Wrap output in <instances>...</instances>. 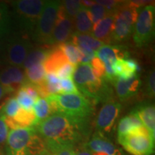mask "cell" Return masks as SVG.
I'll return each instance as SVG.
<instances>
[{
	"label": "cell",
	"mask_w": 155,
	"mask_h": 155,
	"mask_svg": "<svg viewBox=\"0 0 155 155\" xmlns=\"http://www.w3.org/2000/svg\"><path fill=\"white\" fill-rule=\"evenodd\" d=\"M86 9L89 18H90L93 25H95L107 16L108 15H110L104 7L96 2L91 7Z\"/></svg>",
	"instance_id": "cell-30"
},
{
	"label": "cell",
	"mask_w": 155,
	"mask_h": 155,
	"mask_svg": "<svg viewBox=\"0 0 155 155\" xmlns=\"http://www.w3.org/2000/svg\"><path fill=\"white\" fill-rule=\"evenodd\" d=\"M75 150L73 147H63L50 152L51 155H74Z\"/></svg>",
	"instance_id": "cell-39"
},
{
	"label": "cell",
	"mask_w": 155,
	"mask_h": 155,
	"mask_svg": "<svg viewBox=\"0 0 155 155\" xmlns=\"http://www.w3.org/2000/svg\"><path fill=\"white\" fill-rule=\"evenodd\" d=\"M50 155H51V154H50Z\"/></svg>",
	"instance_id": "cell-45"
},
{
	"label": "cell",
	"mask_w": 155,
	"mask_h": 155,
	"mask_svg": "<svg viewBox=\"0 0 155 155\" xmlns=\"http://www.w3.org/2000/svg\"><path fill=\"white\" fill-rule=\"evenodd\" d=\"M114 75L116 78L127 79L138 74L140 68L137 62L133 59H119L112 65Z\"/></svg>",
	"instance_id": "cell-17"
},
{
	"label": "cell",
	"mask_w": 155,
	"mask_h": 155,
	"mask_svg": "<svg viewBox=\"0 0 155 155\" xmlns=\"http://www.w3.org/2000/svg\"><path fill=\"white\" fill-rule=\"evenodd\" d=\"M155 9L152 5L139 9L133 30V40L137 47L142 48L152 41L154 36Z\"/></svg>",
	"instance_id": "cell-7"
},
{
	"label": "cell",
	"mask_w": 155,
	"mask_h": 155,
	"mask_svg": "<svg viewBox=\"0 0 155 155\" xmlns=\"http://www.w3.org/2000/svg\"><path fill=\"white\" fill-rule=\"evenodd\" d=\"M7 38H0V56L2 55V54L5 51L6 44H7Z\"/></svg>",
	"instance_id": "cell-40"
},
{
	"label": "cell",
	"mask_w": 155,
	"mask_h": 155,
	"mask_svg": "<svg viewBox=\"0 0 155 155\" xmlns=\"http://www.w3.org/2000/svg\"><path fill=\"white\" fill-rule=\"evenodd\" d=\"M95 2L104 7L109 14H115L124 1H96Z\"/></svg>",
	"instance_id": "cell-38"
},
{
	"label": "cell",
	"mask_w": 155,
	"mask_h": 155,
	"mask_svg": "<svg viewBox=\"0 0 155 155\" xmlns=\"http://www.w3.org/2000/svg\"><path fill=\"white\" fill-rule=\"evenodd\" d=\"M138 115L143 125L154 139L155 132V108L151 101H143L133 109Z\"/></svg>",
	"instance_id": "cell-16"
},
{
	"label": "cell",
	"mask_w": 155,
	"mask_h": 155,
	"mask_svg": "<svg viewBox=\"0 0 155 155\" xmlns=\"http://www.w3.org/2000/svg\"><path fill=\"white\" fill-rule=\"evenodd\" d=\"M74 155H91V152L87 150L86 147H85L83 150H81L78 151L77 152H75Z\"/></svg>",
	"instance_id": "cell-41"
},
{
	"label": "cell",
	"mask_w": 155,
	"mask_h": 155,
	"mask_svg": "<svg viewBox=\"0 0 155 155\" xmlns=\"http://www.w3.org/2000/svg\"><path fill=\"white\" fill-rule=\"evenodd\" d=\"M50 49L51 48L45 45L32 48L25 58L22 68L26 70L37 64L43 63L50 53Z\"/></svg>",
	"instance_id": "cell-23"
},
{
	"label": "cell",
	"mask_w": 155,
	"mask_h": 155,
	"mask_svg": "<svg viewBox=\"0 0 155 155\" xmlns=\"http://www.w3.org/2000/svg\"><path fill=\"white\" fill-rule=\"evenodd\" d=\"M78 48L90 50L96 52L101 46L105 45L100 40L94 38L91 34H81L73 32L70 41Z\"/></svg>",
	"instance_id": "cell-21"
},
{
	"label": "cell",
	"mask_w": 155,
	"mask_h": 155,
	"mask_svg": "<svg viewBox=\"0 0 155 155\" xmlns=\"http://www.w3.org/2000/svg\"><path fill=\"white\" fill-rule=\"evenodd\" d=\"M86 148L91 155H126L106 137L96 132L87 143Z\"/></svg>",
	"instance_id": "cell-14"
},
{
	"label": "cell",
	"mask_w": 155,
	"mask_h": 155,
	"mask_svg": "<svg viewBox=\"0 0 155 155\" xmlns=\"http://www.w3.org/2000/svg\"><path fill=\"white\" fill-rule=\"evenodd\" d=\"M60 90L59 94H80L76 86L71 78L61 79L60 81Z\"/></svg>",
	"instance_id": "cell-33"
},
{
	"label": "cell",
	"mask_w": 155,
	"mask_h": 155,
	"mask_svg": "<svg viewBox=\"0 0 155 155\" xmlns=\"http://www.w3.org/2000/svg\"><path fill=\"white\" fill-rule=\"evenodd\" d=\"M6 95H8V93L6 91V89L0 84V101Z\"/></svg>",
	"instance_id": "cell-42"
},
{
	"label": "cell",
	"mask_w": 155,
	"mask_h": 155,
	"mask_svg": "<svg viewBox=\"0 0 155 155\" xmlns=\"http://www.w3.org/2000/svg\"><path fill=\"white\" fill-rule=\"evenodd\" d=\"M7 155H11V154H8V153H7Z\"/></svg>",
	"instance_id": "cell-44"
},
{
	"label": "cell",
	"mask_w": 155,
	"mask_h": 155,
	"mask_svg": "<svg viewBox=\"0 0 155 155\" xmlns=\"http://www.w3.org/2000/svg\"><path fill=\"white\" fill-rule=\"evenodd\" d=\"M15 98L21 108L26 111H33L35 101L21 87L17 91Z\"/></svg>",
	"instance_id": "cell-31"
},
{
	"label": "cell",
	"mask_w": 155,
	"mask_h": 155,
	"mask_svg": "<svg viewBox=\"0 0 155 155\" xmlns=\"http://www.w3.org/2000/svg\"><path fill=\"white\" fill-rule=\"evenodd\" d=\"M93 25L89 18L87 9L84 6L81 7L73 20L74 32L81 34H91Z\"/></svg>",
	"instance_id": "cell-24"
},
{
	"label": "cell",
	"mask_w": 155,
	"mask_h": 155,
	"mask_svg": "<svg viewBox=\"0 0 155 155\" xmlns=\"http://www.w3.org/2000/svg\"><path fill=\"white\" fill-rule=\"evenodd\" d=\"M20 108L21 107L19 106L18 102L17 101L15 97H12L5 102V105L3 106L2 111L5 115V118L10 119L16 115Z\"/></svg>",
	"instance_id": "cell-32"
},
{
	"label": "cell",
	"mask_w": 155,
	"mask_h": 155,
	"mask_svg": "<svg viewBox=\"0 0 155 155\" xmlns=\"http://www.w3.org/2000/svg\"><path fill=\"white\" fill-rule=\"evenodd\" d=\"M75 69V65L73 64L68 63L64 64L63 66L60 68L58 70L57 72L55 73V75H57L58 78H61V79H72V76L73 75Z\"/></svg>",
	"instance_id": "cell-35"
},
{
	"label": "cell",
	"mask_w": 155,
	"mask_h": 155,
	"mask_svg": "<svg viewBox=\"0 0 155 155\" xmlns=\"http://www.w3.org/2000/svg\"><path fill=\"white\" fill-rule=\"evenodd\" d=\"M141 7L137 2L124 1L115 12L110 43H121L129 38Z\"/></svg>",
	"instance_id": "cell-5"
},
{
	"label": "cell",
	"mask_w": 155,
	"mask_h": 155,
	"mask_svg": "<svg viewBox=\"0 0 155 155\" xmlns=\"http://www.w3.org/2000/svg\"><path fill=\"white\" fill-rule=\"evenodd\" d=\"M60 1H46L33 32L32 39L40 45H50L58 13L61 7Z\"/></svg>",
	"instance_id": "cell-6"
},
{
	"label": "cell",
	"mask_w": 155,
	"mask_h": 155,
	"mask_svg": "<svg viewBox=\"0 0 155 155\" xmlns=\"http://www.w3.org/2000/svg\"><path fill=\"white\" fill-rule=\"evenodd\" d=\"M119 144L133 155H152L154 139L144 127L127 134L118 137Z\"/></svg>",
	"instance_id": "cell-8"
},
{
	"label": "cell",
	"mask_w": 155,
	"mask_h": 155,
	"mask_svg": "<svg viewBox=\"0 0 155 155\" xmlns=\"http://www.w3.org/2000/svg\"><path fill=\"white\" fill-rule=\"evenodd\" d=\"M61 6L66 16L73 21L78 12L83 7V4L81 1L66 0V1L61 2Z\"/></svg>",
	"instance_id": "cell-29"
},
{
	"label": "cell",
	"mask_w": 155,
	"mask_h": 155,
	"mask_svg": "<svg viewBox=\"0 0 155 155\" xmlns=\"http://www.w3.org/2000/svg\"><path fill=\"white\" fill-rule=\"evenodd\" d=\"M121 111V104L116 100L104 103L96 118V133L106 137L111 133Z\"/></svg>",
	"instance_id": "cell-10"
},
{
	"label": "cell",
	"mask_w": 155,
	"mask_h": 155,
	"mask_svg": "<svg viewBox=\"0 0 155 155\" xmlns=\"http://www.w3.org/2000/svg\"><path fill=\"white\" fill-rule=\"evenodd\" d=\"M116 95L121 101H126L138 94L141 86V81L139 74L127 79L116 78L113 83Z\"/></svg>",
	"instance_id": "cell-15"
},
{
	"label": "cell",
	"mask_w": 155,
	"mask_h": 155,
	"mask_svg": "<svg viewBox=\"0 0 155 155\" xmlns=\"http://www.w3.org/2000/svg\"><path fill=\"white\" fill-rule=\"evenodd\" d=\"M58 47L61 49L70 63L77 66L80 63L81 53L76 46L71 42H66L60 44Z\"/></svg>",
	"instance_id": "cell-28"
},
{
	"label": "cell",
	"mask_w": 155,
	"mask_h": 155,
	"mask_svg": "<svg viewBox=\"0 0 155 155\" xmlns=\"http://www.w3.org/2000/svg\"><path fill=\"white\" fill-rule=\"evenodd\" d=\"M96 56L104 64L106 80L113 83L116 78L114 75L112 65L117 60L129 58V53L127 48L121 45L105 44L96 52Z\"/></svg>",
	"instance_id": "cell-11"
},
{
	"label": "cell",
	"mask_w": 155,
	"mask_h": 155,
	"mask_svg": "<svg viewBox=\"0 0 155 155\" xmlns=\"http://www.w3.org/2000/svg\"><path fill=\"white\" fill-rule=\"evenodd\" d=\"M155 73L154 71H151L149 72L148 75L146 77V87H145V92L146 96L150 99L154 98L155 94Z\"/></svg>",
	"instance_id": "cell-34"
},
{
	"label": "cell",
	"mask_w": 155,
	"mask_h": 155,
	"mask_svg": "<svg viewBox=\"0 0 155 155\" xmlns=\"http://www.w3.org/2000/svg\"><path fill=\"white\" fill-rule=\"evenodd\" d=\"M24 35L7 38L5 51L2 55L3 61L9 66L22 68L25 58L33 48V45Z\"/></svg>",
	"instance_id": "cell-9"
},
{
	"label": "cell",
	"mask_w": 155,
	"mask_h": 155,
	"mask_svg": "<svg viewBox=\"0 0 155 155\" xmlns=\"http://www.w3.org/2000/svg\"><path fill=\"white\" fill-rule=\"evenodd\" d=\"M25 73L27 81L36 86L40 85L45 80L46 72L42 63L37 64L25 70Z\"/></svg>",
	"instance_id": "cell-27"
},
{
	"label": "cell",
	"mask_w": 155,
	"mask_h": 155,
	"mask_svg": "<svg viewBox=\"0 0 155 155\" xmlns=\"http://www.w3.org/2000/svg\"><path fill=\"white\" fill-rule=\"evenodd\" d=\"M12 28V20L9 7L5 2H0V38H8Z\"/></svg>",
	"instance_id": "cell-25"
},
{
	"label": "cell",
	"mask_w": 155,
	"mask_h": 155,
	"mask_svg": "<svg viewBox=\"0 0 155 155\" xmlns=\"http://www.w3.org/2000/svg\"><path fill=\"white\" fill-rule=\"evenodd\" d=\"M144 127L138 115L133 110L129 115L120 120L118 125V137L132 132L139 128Z\"/></svg>",
	"instance_id": "cell-22"
},
{
	"label": "cell",
	"mask_w": 155,
	"mask_h": 155,
	"mask_svg": "<svg viewBox=\"0 0 155 155\" xmlns=\"http://www.w3.org/2000/svg\"><path fill=\"white\" fill-rule=\"evenodd\" d=\"M73 75L78 90L88 99L90 98L93 104L106 103L114 99L110 82L97 77L90 64H78Z\"/></svg>",
	"instance_id": "cell-2"
},
{
	"label": "cell",
	"mask_w": 155,
	"mask_h": 155,
	"mask_svg": "<svg viewBox=\"0 0 155 155\" xmlns=\"http://www.w3.org/2000/svg\"><path fill=\"white\" fill-rule=\"evenodd\" d=\"M46 1L17 0L11 2L12 17L16 26L24 35H32Z\"/></svg>",
	"instance_id": "cell-4"
},
{
	"label": "cell",
	"mask_w": 155,
	"mask_h": 155,
	"mask_svg": "<svg viewBox=\"0 0 155 155\" xmlns=\"http://www.w3.org/2000/svg\"><path fill=\"white\" fill-rule=\"evenodd\" d=\"M68 63L65 55L59 48L55 47L50 49L47 58L43 63L44 68L47 73H55L64 64Z\"/></svg>",
	"instance_id": "cell-20"
},
{
	"label": "cell",
	"mask_w": 155,
	"mask_h": 155,
	"mask_svg": "<svg viewBox=\"0 0 155 155\" xmlns=\"http://www.w3.org/2000/svg\"><path fill=\"white\" fill-rule=\"evenodd\" d=\"M5 122L8 128L16 129L34 127L36 124V118L33 111H26L20 108L14 117L5 118Z\"/></svg>",
	"instance_id": "cell-19"
},
{
	"label": "cell",
	"mask_w": 155,
	"mask_h": 155,
	"mask_svg": "<svg viewBox=\"0 0 155 155\" xmlns=\"http://www.w3.org/2000/svg\"><path fill=\"white\" fill-rule=\"evenodd\" d=\"M8 133V127L5 122V116L2 111L0 114V152L7 142Z\"/></svg>",
	"instance_id": "cell-37"
},
{
	"label": "cell",
	"mask_w": 155,
	"mask_h": 155,
	"mask_svg": "<svg viewBox=\"0 0 155 155\" xmlns=\"http://www.w3.org/2000/svg\"><path fill=\"white\" fill-rule=\"evenodd\" d=\"M53 112H59L75 119H90L94 111V104L81 94H55L46 98Z\"/></svg>",
	"instance_id": "cell-3"
},
{
	"label": "cell",
	"mask_w": 155,
	"mask_h": 155,
	"mask_svg": "<svg viewBox=\"0 0 155 155\" xmlns=\"http://www.w3.org/2000/svg\"><path fill=\"white\" fill-rule=\"evenodd\" d=\"M26 81L25 70L22 68L7 66L0 71V84L8 94L18 90Z\"/></svg>",
	"instance_id": "cell-13"
},
{
	"label": "cell",
	"mask_w": 155,
	"mask_h": 155,
	"mask_svg": "<svg viewBox=\"0 0 155 155\" xmlns=\"http://www.w3.org/2000/svg\"><path fill=\"white\" fill-rule=\"evenodd\" d=\"M91 66L93 71L95 75L99 78L106 79L105 78V67L104 64L101 61L99 58L95 57L90 63Z\"/></svg>",
	"instance_id": "cell-36"
},
{
	"label": "cell",
	"mask_w": 155,
	"mask_h": 155,
	"mask_svg": "<svg viewBox=\"0 0 155 155\" xmlns=\"http://www.w3.org/2000/svg\"><path fill=\"white\" fill-rule=\"evenodd\" d=\"M4 105H5V102L2 103V104H0V114H1L2 111V108H3V106H4Z\"/></svg>",
	"instance_id": "cell-43"
},
{
	"label": "cell",
	"mask_w": 155,
	"mask_h": 155,
	"mask_svg": "<svg viewBox=\"0 0 155 155\" xmlns=\"http://www.w3.org/2000/svg\"><path fill=\"white\" fill-rule=\"evenodd\" d=\"M115 14H110L93 25L91 35L104 43H110Z\"/></svg>",
	"instance_id": "cell-18"
},
{
	"label": "cell",
	"mask_w": 155,
	"mask_h": 155,
	"mask_svg": "<svg viewBox=\"0 0 155 155\" xmlns=\"http://www.w3.org/2000/svg\"><path fill=\"white\" fill-rule=\"evenodd\" d=\"M73 32V21L66 16L61 5L52 34L50 45H59L60 44L69 42Z\"/></svg>",
	"instance_id": "cell-12"
},
{
	"label": "cell",
	"mask_w": 155,
	"mask_h": 155,
	"mask_svg": "<svg viewBox=\"0 0 155 155\" xmlns=\"http://www.w3.org/2000/svg\"><path fill=\"white\" fill-rule=\"evenodd\" d=\"M89 119H75L59 112L34 126L49 152L63 147H73L88 134Z\"/></svg>",
	"instance_id": "cell-1"
},
{
	"label": "cell",
	"mask_w": 155,
	"mask_h": 155,
	"mask_svg": "<svg viewBox=\"0 0 155 155\" xmlns=\"http://www.w3.org/2000/svg\"><path fill=\"white\" fill-rule=\"evenodd\" d=\"M33 112L36 118V124L43 121L53 114L51 106L45 98H40L35 102Z\"/></svg>",
	"instance_id": "cell-26"
},
{
	"label": "cell",
	"mask_w": 155,
	"mask_h": 155,
	"mask_svg": "<svg viewBox=\"0 0 155 155\" xmlns=\"http://www.w3.org/2000/svg\"><path fill=\"white\" fill-rule=\"evenodd\" d=\"M0 155H2V154H0Z\"/></svg>",
	"instance_id": "cell-46"
}]
</instances>
